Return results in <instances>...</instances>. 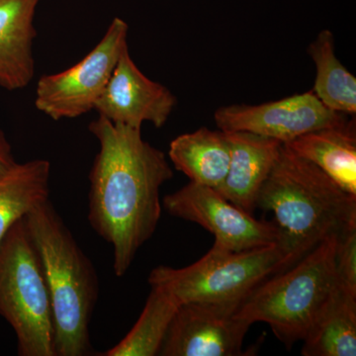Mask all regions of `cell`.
Masks as SVG:
<instances>
[{"instance_id": "6da1fadb", "label": "cell", "mask_w": 356, "mask_h": 356, "mask_svg": "<svg viewBox=\"0 0 356 356\" xmlns=\"http://www.w3.org/2000/svg\"><path fill=\"white\" fill-rule=\"evenodd\" d=\"M89 132L99 143L89 173L88 222L113 250L117 277L125 275L161 220V188L173 177L165 153L142 137L140 128L98 116Z\"/></svg>"}, {"instance_id": "7a4b0ae2", "label": "cell", "mask_w": 356, "mask_h": 356, "mask_svg": "<svg viewBox=\"0 0 356 356\" xmlns=\"http://www.w3.org/2000/svg\"><path fill=\"white\" fill-rule=\"evenodd\" d=\"M257 208L273 213L278 243L295 262L329 236L356 226V197L284 144L259 191Z\"/></svg>"}, {"instance_id": "3957f363", "label": "cell", "mask_w": 356, "mask_h": 356, "mask_svg": "<svg viewBox=\"0 0 356 356\" xmlns=\"http://www.w3.org/2000/svg\"><path fill=\"white\" fill-rule=\"evenodd\" d=\"M43 267L55 327L56 356L91 355V317L99 285L92 262L50 199L25 216Z\"/></svg>"}, {"instance_id": "277c9868", "label": "cell", "mask_w": 356, "mask_h": 356, "mask_svg": "<svg viewBox=\"0 0 356 356\" xmlns=\"http://www.w3.org/2000/svg\"><path fill=\"white\" fill-rule=\"evenodd\" d=\"M337 235L329 236L298 261L273 274L241 302L236 315L266 323L287 348L303 341L337 287Z\"/></svg>"}, {"instance_id": "5b68a950", "label": "cell", "mask_w": 356, "mask_h": 356, "mask_svg": "<svg viewBox=\"0 0 356 356\" xmlns=\"http://www.w3.org/2000/svg\"><path fill=\"white\" fill-rule=\"evenodd\" d=\"M0 316L15 332L18 355L56 356L50 295L25 217L0 243Z\"/></svg>"}, {"instance_id": "8992f818", "label": "cell", "mask_w": 356, "mask_h": 356, "mask_svg": "<svg viewBox=\"0 0 356 356\" xmlns=\"http://www.w3.org/2000/svg\"><path fill=\"white\" fill-rule=\"evenodd\" d=\"M280 243L231 252L213 245L202 259L184 268L159 266L149 273L151 286L180 302H241L267 278L294 264Z\"/></svg>"}, {"instance_id": "52a82bcc", "label": "cell", "mask_w": 356, "mask_h": 356, "mask_svg": "<svg viewBox=\"0 0 356 356\" xmlns=\"http://www.w3.org/2000/svg\"><path fill=\"white\" fill-rule=\"evenodd\" d=\"M129 26L115 18L99 43L77 64L64 72L44 74L37 83L35 106L55 121L74 119L95 110L128 49Z\"/></svg>"}, {"instance_id": "ba28073f", "label": "cell", "mask_w": 356, "mask_h": 356, "mask_svg": "<svg viewBox=\"0 0 356 356\" xmlns=\"http://www.w3.org/2000/svg\"><path fill=\"white\" fill-rule=\"evenodd\" d=\"M163 206L172 216L209 231L215 247L222 250L243 252L280 243V229L274 222L259 221L205 185L191 181L166 195Z\"/></svg>"}, {"instance_id": "9c48e42d", "label": "cell", "mask_w": 356, "mask_h": 356, "mask_svg": "<svg viewBox=\"0 0 356 356\" xmlns=\"http://www.w3.org/2000/svg\"><path fill=\"white\" fill-rule=\"evenodd\" d=\"M241 302L180 304L159 355H243V341L252 324L236 315Z\"/></svg>"}, {"instance_id": "30bf717a", "label": "cell", "mask_w": 356, "mask_h": 356, "mask_svg": "<svg viewBox=\"0 0 356 356\" xmlns=\"http://www.w3.org/2000/svg\"><path fill=\"white\" fill-rule=\"evenodd\" d=\"M350 115L332 111L313 90L259 105L233 104L215 112L217 127L225 132H250L291 142L300 136L337 125Z\"/></svg>"}, {"instance_id": "8fae6325", "label": "cell", "mask_w": 356, "mask_h": 356, "mask_svg": "<svg viewBox=\"0 0 356 356\" xmlns=\"http://www.w3.org/2000/svg\"><path fill=\"white\" fill-rule=\"evenodd\" d=\"M175 105L177 97L172 91L145 76L126 49L95 110L118 125L142 128L143 123L149 122L161 128Z\"/></svg>"}, {"instance_id": "7c38bea8", "label": "cell", "mask_w": 356, "mask_h": 356, "mask_svg": "<svg viewBox=\"0 0 356 356\" xmlns=\"http://www.w3.org/2000/svg\"><path fill=\"white\" fill-rule=\"evenodd\" d=\"M226 134L231 158L226 179L217 191L236 207L252 215L259 191L277 161L283 143L243 131Z\"/></svg>"}, {"instance_id": "4fadbf2b", "label": "cell", "mask_w": 356, "mask_h": 356, "mask_svg": "<svg viewBox=\"0 0 356 356\" xmlns=\"http://www.w3.org/2000/svg\"><path fill=\"white\" fill-rule=\"evenodd\" d=\"M41 0H0V86L19 90L35 74V13Z\"/></svg>"}, {"instance_id": "5bb4252c", "label": "cell", "mask_w": 356, "mask_h": 356, "mask_svg": "<svg viewBox=\"0 0 356 356\" xmlns=\"http://www.w3.org/2000/svg\"><path fill=\"white\" fill-rule=\"evenodd\" d=\"M284 145L356 197L355 116L337 125L304 134Z\"/></svg>"}, {"instance_id": "9a60e30c", "label": "cell", "mask_w": 356, "mask_h": 356, "mask_svg": "<svg viewBox=\"0 0 356 356\" xmlns=\"http://www.w3.org/2000/svg\"><path fill=\"white\" fill-rule=\"evenodd\" d=\"M168 156L191 182L218 191L228 173L231 147L226 132L202 127L175 138Z\"/></svg>"}, {"instance_id": "2e32d148", "label": "cell", "mask_w": 356, "mask_h": 356, "mask_svg": "<svg viewBox=\"0 0 356 356\" xmlns=\"http://www.w3.org/2000/svg\"><path fill=\"white\" fill-rule=\"evenodd\" d=\"M303 341L304 356H355L356 295L337 284Z\"/></svg>"}, {"instance_id": "e0dca14e", "label": "cell", "mask_w": 356, "mask_h": 356, "mask_svg": "<svg viewBox=\"0 0 356 356\" xmlns=\"http://www.w3.org/2000/svg\"><path fill=\"white\" fill-rule=\"evenodd\" d=\"M51 163L37 159L0 172V243L16 222L50 199Z\"/></svg>"}, {"instance_id": "ac0fdd59", "label": "cell", "mask_w": 356, "mask_h": 356, "mask_svg": "<svg viewBox=\"0 0 356 356\" xmlns=\"http://www.w3.org/2000/svg\"><path fill=\"white\" fill-rule=\"evenodd\" d=\"M308 53L317 69L313 92L332 111L355 116L356 79L337 58L332 33H318Z\"/></svg>"}, {"instance_id": "d6986e66", "label": "cell", "mask_w": 356, "mask_h": 356, "mask_svg": "<svg viewBox=\"0 0 356 356\" xmlns=\"http://www.w3.org/2000/svg\"><path fill=\"white\" fill-rule=\"evenodd\" d=\"M140 318L127 336L106 353L104 356L159 355L168 327L180 302L168 290L151 286Z\"/></svg>"}, {"instance_id": "ffe728a7", "label": "cell", "mask_w": 356, "mask_h": 356, "mask_svg": "<svg viewBox=\"0 0 356 356\" xmlns=\"http://www.w3.org/2000/svg\"><path fill=\"white\" fill-rule=\"evenodd\" d=\"M334 266L337 286L356 295V226L337 235Z\"/></svg>"}, {"instance_id": "44dd1931", "label": "cell", "mask_w": 356, "mask_h": 356, "mask_svg": "<svg viewBox=\"0 0 356 356\" xmlns=\"http://www.w3.org/2000/svg\"><path fill=\"white\" fill-rule=\"evenodd\" d=\"M15 163L13 147L7 140L6 134L0 129V172L7 170Z\"/></svg>"}]
</instances>
